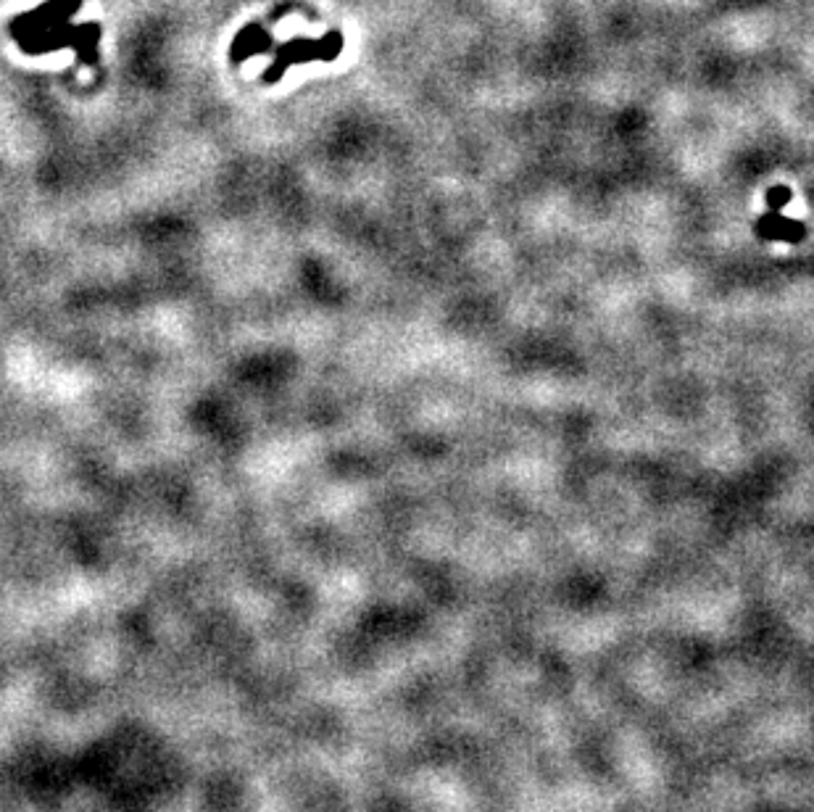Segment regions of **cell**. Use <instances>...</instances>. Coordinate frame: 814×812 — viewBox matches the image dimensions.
I'll return each instance as SVG.
<instances>
[{
  "instance_id": "1",
  "label": "cell",
  "mask_w": 814,
  "mask_h": 812,
  "mask_svg": "<svg viewBox=\"0 0 814 812\" xmlns=\"http://www.w3.org/2000/svg\"><path fill=\"white\" fill-rule=\"evenodd\" d=\"M757 232L759 238L764 240H786V243H799L804 240V225L801 222H793V219H786L780 214V209L770 206V211L764 214L757 222Z\"/></svg>"
}]
</instances>
